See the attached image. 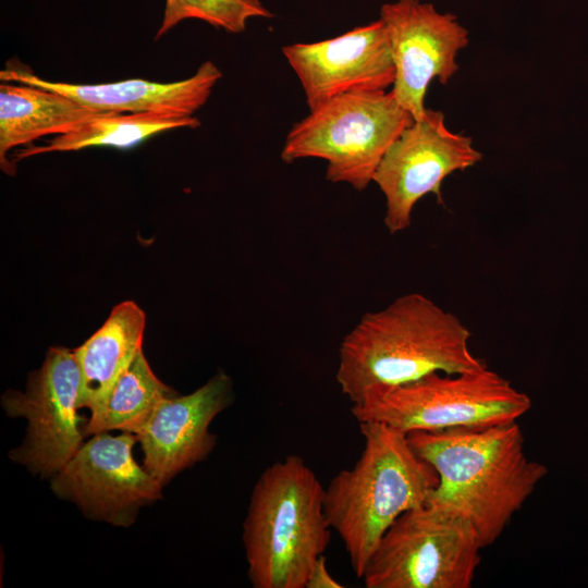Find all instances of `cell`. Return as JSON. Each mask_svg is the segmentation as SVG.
<instances>
[{
    "label": "cell",
    "mask_w": 588,
    "mask_h": 588,
    "mask_svg": "<svg viewBox=\"0 0 588 588\" xmlns=\"http://www.w3.org/2000/svg\"><path fill=\"white\" fill-rule=\"evenodd\" d=\"M108 111L88 108L57 91L26 84H0V164L13 175L15 164L7 158L19 146L45 135L72 131Z\"/></svg>",
    "instance_id": "cell-16"
},
{
    "label": "cell",
    "mask_w": 588,
    "mask_h": 588,
    "mask_svg": "<svg viewBox=\"0 0 588 588\" xmlns=\"http://www.w3.org/2000/svg\"><path fill=\"white\" fill-rule=\"evenodd\" d=\"M176 394L156 377L140 350L118 378L101 416L85 429V436L109 430L134 434L164 399Z\"/></svg>",
    "instance_id": "cell-18"
},
{
    "label": "cell",
    "mask_w": 588,
    "mask_h": 588,
    "mask_svg": "<svg viewBox=\"0 0 588 588\" xmlns=\"http://www.w3.org/2000/svg\"><path fill=\"white\" fill-rule=\"evenodd\" d=\"M471 333L454 314L419 293L366 313L343 338L336 381L352 404L432 372L488 367L469 347Z\"/></svg>",
    "instance_id": "cell-2"
},
{
    "label": "cell",
    "mask_w": 588,
    "mask_h": 588,
    "mask_svg": "<svg viewBox=\"0 0 588 588\" xmlns=\"http://www.w3.org/2000/svg\"><path fill=\"white\" fill-rule=\"evenodd\" d=\"M530 397L488 367L470 372H432L384 389L353 404L358 422L376 421L404 433L488 427L516 421Z\"/></svg>",
    "instance_id": "cell-5"
},
{
    "label": "cell",
    "mask_w": 588,
    "mask_h": 588,
    "mask_svg": "<svg viewBox=\"0 0 588 588\" xmlns=\"http://www.w3.org/2000/svg\"><path fill=\"white\" fill-rule=\"evenodd\" d=\"M324 487L298 455L268 466L257 479L243 524L248 578L255 588H305L331 540Z\"/></svg>",
    "instance_id": "cell-4"
},
{
    "label": "cell",
    "mask_w": 588,
    "mask_h": 588,
    "mask_svg": "<svg viewBox=\"0 0 588 588\" xmlns=\"http://www.w3.org/2000/svg\"><path fill=\"white\" fill-rule=\"evenodd\" d=\"M481 549L465 517L425 504L391 525L362 578L366 588H470Z\"/></svg>",
    "instance_id": "cell-7"
},
{
    "label": "cell",
    "mask_w": 588,
    "mask_h": 588,
    "mask_svg": "<svg viewBox=\"0 0 588 588\" xmlns=\"http://www.w3.org/2000/svg\"><path fill=\"white\" fill-rule=\"evenodd\" d=\"M199 125L200 121L193 115L108 111L70 132L56 135L45 146H27L16 152L14 163L46 152L77 151L88 147L130 148L160 132L179 127L196 128Z\"/></svg>",
    "instance_id": "cell-17"
},
{
    "label": "cell",
    "mask_w": 588,
    "mask_h": 588,
    "mask_svg": "<svg viewBox=\"0 0 588 588\" xmlns=\"http://www.w3.org/2000/svg\"><path fill=\"white\" fill-rule=\"evenodd\" d=\"M221 77V71L211 61L204 62L191 77L173 83L136 78L79 85L50 82L13 66L0 72L1 82L47 88L95 110L119 113H172L185 117H192L207 102L212 88Z\"/></svg>",
    "instance_id": "cell-14"
},
{
    "label": "cell",
    "mask_w": 588,
    "mask_h": 588,
    "mask_svg": "<svg viewBox=\"0 0 588 588\" xmlns=\"http://www.w3.org/2000/svg\"><path fill=\"white\" fill-rule=\"evenodd\" d=\"M407 439L439 477L426 504L465 517L482 548L500 538L548 474L543 464L527 456L517 421L414 431Z\"/></svg>",
    "instance_id": "cell-1"
},
{
    "label": "cell",
    "mask_w": 588,
    "mask_h": 588,
    "mask_svg": "<svg viewBox=\"0 0 588 588\" xmlns=\"http://www.w3.org/2000/svg\"><path fill=\"white\" fill-rule=\"evenodd\" d=\"M395 68L392 94L415 121L425 112L429 84H446L458 69L457 52L468 45V32L451 13L431 3L397 0L381 7Z\"/></svg>",
    "instance_id": "cell-11"
},
{
    "label": "cell",
    "mask_w": 588,
    "mask_h": 588,
    "mask_svg": "<svg viewBox=\"0 0 588 588\" xmlns=\"http://www.w3.org/2000/svg\"><path fill=\"white\" fill-rule=\"evenodd\" d=\"M282 52L310 111L336 96L387 90L394 83V62L381 19L334 38L285 46Z\"/></svg>",
    "instance_id": "cell-12"
},
{
    "label": "cell",
    "mask_w": 588,
    "mask_h": 588,
    "mask_svg": "<svg viewBox=\"0 0 588 588\" xmlns=\"http://www.w3.org/2000/svg\"><path fill=\"white\" fill-rule=\"evenodd\" d=\"M144 329L145 313L135 303L123 302L73 351L81 371L79 408L91 413L84 432L99 419L118 378L143 350Z\"/></svg>",
    "instance_id": "cell-15"
},
{
    "label": "cell",
    "mask_w": 588,
    "mask_h": 588,
    "mask_svg": "<svg viewBox=\"0 0 588 588\" xmlns=\"http://www.w3.org/2000/svg\"><path fill=\"white\" fill-rule=\"evenodd\" d=\"M232 400L233 382L223 371L191 394L164 399L134 433L142 444L145 469L164 485L205 460L216 445L209 425Z\"/></svg>",
    "instance_id": "cell-13"
},
{
    "label": "cell",
    "mask_w": 588,
    "mask_h": 588,
    "mask_svg": "<svg viewBox=\"0 0 588 588\" xmlns=\"http://www.w3.org/2000/svg\"><path fill=\"white\" fill-rule=\"evenodd\" d=\"M93 436L57 473L51 488L90 518L128 526L142 506L161 498L162 483L134 460L133 433Z\"/></svg>",
    "instance_id": "cell-10"
},
{
    "label": "cell",
    "mask_w": 588,
    "mask_h": 588,
    "mask_svg": "<svg viewBox=\"0 0 588 588\" xmlns=\"http://www.w3.org/2000/svg\"><path fill=\"white\" fill-rule=\"evenodd\" d=\"M359 428L362 454L324 488V513L362 578L385 531L405 512L427 503L439 477L406 433L376 421L359 422Z\"/></svg>",
    "instance_id": "cell-3"
},
{
    "label": "cell",
    "mask_w": 588,
    "mask_h": 588,
    "mask_svg": "<svg viewBox=\"0 0 588 588\" xmlns=\"http://www.w3.org/2000/svg\"><path fill=\"white\" fill-rule=\"evenodd\" d=\"M414 121L392 91L343 94L293 125L281 158L286 163L323 159L328 181L364 191L389 147Z\"/></svg>",
    "instance_id": "cell-6"
},
{
    "label": "cell",
    "mask_w": 588,
    "mask_h": 588,
    "mask_svg": "<svg viewBox=\"0 0 588 588\" xmlns=\"http://www.w3.org/2000/svg\"><path fill=\"white\" fill-rule=\"evenodd\" d=\"M482 155L471 138L450 131L441 111L426 109L392 143L373 182L385 197L384 225L391 234L406 230L416 203L434 194L443 205L441 184L455 171L480 161Z\"/></svg>",
    "instance_id": "cell-9"
},
{
    "label": "cell",
    "mask_w": 588,
    "mask_h": 588,
    "mask_svg": "<svg viewBox=\"0 0 588 588\" xmlns=\"http://www.w3.org/2000/svg\"><path fill=\"white\" fill-rule=\"evenodd\" d=\"M81 371L73 351L50 347L41 367L32 372L26 391H8L1 403L10 417L28 421L24 442L11 451L12 461L34 474L59 473L82 445Z\"/></svg>",
    "instance_id": "cell-8"
},
{
    "label": "cell",
    "mask_w": 588,
    "mask_h": 588,
    "mask_svg": "<svg viewBox=\"0 0 588 588\" xmlns=\"http://www.w3.org/2000/svg\"><path fill=\"white\" fill-rule=\"evenodd\" d=\"M259 0H166L161 24L155 39H159L184 20H201L229 33H242L253 17H272Z\"/></svg>",
    "instance_id": "cell-19"
},
{
    "label": "cell",
    "mask_w": 588,
    "mask_h": 588,
    "mask_svg": "<svg viewBox=\"0 0 588 588\" xmlns=\"http://www.w3.org/2000/svg\"><path fill=\"white\" fill-rule=\"evenodd\" d=\"M328 571L326 556L320 555L314 563L306 580L305 588H343Z\"/></svg>",
    "instance_id": "cell-20"
}]
</instances>
